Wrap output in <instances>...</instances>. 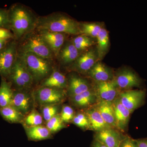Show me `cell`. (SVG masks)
I'll return each instance as SVG.
<instances>
[{"label": "cell", "mask_w": 147, "mask_h": 147, "mask_svg": "<svg viewBox=\"0 0 147 147\" xmlns=\"http://www.w3.org/2000/svg\"><path fill=\"white\" fill-rule=\"evenodd\" d=\"M99 101L113 102L118 96L120 91L113 81L95 83L93 85Z\"/></svg>", "instance_id": "cell-11"}, {"label": "cell", "mask_w": 147, "mask_h": 147, "mask_svg": "<svg viewBox=\"0 0 147 147\" xmlns=\"http://www.w3.org/2000/svg\"><path fill=\"white\" fill-rule=\"evenodd\" d=\"M71 41L76 49L81 53L93 47L96 43L94 38L82 34L75 37Z\"/></svg>", "instance_id": "cell-27"}, {"label": "cell", "mask_w": 147, "mask_h": 147, "mask_svg": "<svg viewBox=\"0 0 147 147\" xmlns=\"http://www.w3.org/2000/svg\"><path fill=\"white\" fill-rule=\"evenodd\" d=\"M43 121L42 116L37 112L32 111L29 114L26 119V122L30 126L41 125Z\"/></svg>", "instance_id": "cell-31"}, {"label": "cell", "mask_w": 147, "mask_h": 147, "mask_svg": "<svg viewBox=\"0 0 147 147\" xmlns=\"http://www.w3.org/2000/svg\"><path fill=\"white\" fill-rule=\"evenodd\" d=\"M138 147H147V138L137 139Z\"/></svg>", "instance_id": "cell-37"}, {"label": "cell", "mask_w": 147, "mask_h": 147, "mask_svg": "<svg viewBox=\"0 0 147 147\" xmlns=\"http://www.w3.org/2000/svg\"><path fill=\"white\" fill-rule=\"evenodd\" d=\"M94 107L107 124L113 128L117 129L113 102L98 101Z\"/></svg>", "instance_id": "cell-20"}, {"label": "cell", "mask_w": 147, "mask_h": 147, "mask_svg": "<svg viewBox=\"0 0 147 147\" xmlns=\"http://www.w3.org/2000/svg\"><path fill=\"white\" fill-rule=\"evenodd\" d=\"M17 47L18 53H32L52 60L55 55L45 40L34 30L23 37Z\"/></svg>", "instance_id": "cell-3"}, {"label": "cell", "mask_w": 147, "mask_h": 147, "mask_svg": "<svg viewBox=\"0 0 147 147\" xmlns=\"http://www.w3.org/2000/svg\"><path fill=\"white\" fill-rule=\"evenodd\" d=\"M65 94L63 89L47 87H41L36 92L37 100L40 104L45 105L61 102L63 100Z\"/></svg>", "instance_id": "cell-10"}, {"label": "cell", "mask_w": 147, "mask_h": 147, "mask_svg": "<svg viewBox=\"0 0 147 147\" xmlns=\"http://www.w3.org/2000/svg\"><path fill=\"white\" fill-rule=\"evenodd\" d=\"M113 105L117 129L121 132H124L127 129L131 113L122 105L118 97L113 101Z\"/></svg>", "instance_id": "cell-16"}, {"label": "cell", "mask_w": 147, "mask_h": 147, "mask_svg": "<svg viewBox=\"0 0 147 147\" xmlns=\"http://www.w3.org/2000/svg\"><path fill=\"white\" fill-rule=\"evenodd\" d=\"M36 30L66 34L81 35L79 22L62 13H55L38 17Z\"/></svg>", "instance_id": "cell-2"}, {"label": "cell", "mask_w": 147, "mask_h": 147, "mask_svg": "<svg viewBox=\"0 0 147 147\" xmlns=\"http://www.w3.org/2000/svg\"><path fill=\"white\" fill-rule=\"evenodd\" d=\"M96 39V49L99 61H101L108 53L110 46V38L107 30L103 27Z\"/></svg>", "instance_id": "cell-23"}, {"label": "cell", "mask_w": 147, "mask_h": 147, "mask_svg": "<svg viewBox=\"0 0 147 147\" xmlns=\"http://www.w3.org/2000/svg\"><path fill=\"white\" fill-rule=\"evenodd\" d=\"M27 134L31 140L40 141L49 138L50 132L46 127L40 125L30 127L27 130Z\"/></svg>", "instance_id": "cell-26"}, {"label": "cell", "mask_w": 147, "mask_h": 147, "mask_svg": "<svg viewBox=\"0 0 147 147\" xmlns=\"http://www.w3.org/2000/svg\"><path fill=\"white\" fill-rule=\"evenodd\" d=\"M14 38L13 33L9 29L0 28V39L9 40Z\"/></svg>", "instance_id": "cell-36"}, {"label": "cell", "mask_w": 147, "mask_h": 147, "mask_svg": "<svg viewBox=\"0 0 147 147\" xmlns=\"http://www.w3.org/2000/svg\"><path fill=\"white\" fill-rule=\"evenodd\" d=\"M0 28H10L9 10L1 8H0Z\"/></svg>", "instance_id": "cell-34"}, {"label": "cell", "mask_w": 147, "mask_h": 147, "mask_svg": "<svg viewBox=\"0 0 147 147\" xmlns=\"http://www.w3.org/2000/svg\"><path fill=\"white\" fill-rule=\"evenodd\" d=\"M125 136L117 129L110 127L96 132L94 140L108 147H119Z\"/></svg>", "instance_id": "cell-12"}, {"label": "cell", "mask_w": 147, "mask_h": 147, "mask_svg": "<svg viewBox=\"0 0 147 147\" xmlns=\"http://www.w3.org/2000/svg\"><path fill=\"white\" fill-rule=\"evenodd\" d=\"M9 76L13 84L21 90L28 89L34 81L24 61L18 54Z\"/></svg>", "instance_id": "cell-5"}, {"label": "cell", "mask_w": 147, "mask_h": 147, "mask_svg": "<svg viewBox=\"0 0 147 147\" xmlns=\"http://www.w3.org/2000/svg\"><path fill=\"white\" fill-rule=\"evenodd\" d=\"M81 53L76 49L71 40H66L57 57L62 65L69 67L75 61Z\"/></svg>", "instance_id": "cell-17"}, {"label": "cell", "mask_w": 147, "mask_h": 147, "mask_svg": "<svg viewBox=\"0 0 147 147\" xmlns=\"http://www.w3.org/2000/svg\"><path fill=\"white\" fill-rule=\"evenodd\" d=\"M81 34L96 38L104 24L102 22H84L79 23Z\"/></svg>", "instance_id": "cell-24"}, {"label": "cell", "mask_w": 147, "mask_h": 147, "mask_svg": "<svg viewBox=\"0 0 147 147\" xmlns=\"http://www.w3.org/2000/svg\"><path fill=\"white\" fill-rule=\"evenodd\" d=\"M63 123L60 115H57L47 121L46 127L50 132H56L63 128Z\"/></svg>", "instance_id": "cell-29"}, {"label": "cell", "mask_w": 147, "mask_h": 147, "mask_svg": "<svg viewBox=\"0 0 147 147\" xmlns=\"http://www.w3.org/2000/svg\"><path fill=\"white\" fill-rule=\"evenodd\" d=\"M9 27L14 38L21 40L36 28L38 17L28 7L21 4L12 6L9 10Z\"/></svg>", "instance_id": "cell-1"}, {"label": "cell", "mask_w": 147, "mask_h": 147, "mask_svg": "<svg viewBox=\"0 0 147 147\" xmlns=\"http://www.w3.org/2000/svg\"><path fill=\"white\" fill-rule=\"evenodd\" d=\"M75 115L74 109L69 105H65L63 107L60 116L64 123L72 121Z\"/></svg>", "instance_id": "cell-33"}, {"label": "cell", "mask_w": 147, "mask_h": 147, "mask_svg": "<svg viewBox=\"0 0 147 147\" xmlns=\"http://www.w3.org/2000/svg\"><path fill=\"white\" fill-rule=\"evenodd\" d=\"M146 93L143 90H129L120 92L118 96L121 103L131 113L145 102Z\"/></svg>", "instance_id": "cell-9"}, {"label": "cell", "mask_w": 147, "mask_h": 147, "mask_svg": "<svg viewBox=\"0 0 147 147\" xmlns=\"http://www.w3.org/2000/svg\"><path fill=\"white\" fill-rule=\"evenodd\" d=\"M84 112L88 119L90 130L97 132L112 127L106 123L94 106L86 110Z\"/></svg>", "instance_id": "cell-19"}, {"label": "cell", "mask_w": 147, "mask_h": 147, "mask_svg": "<svg viewBox=\"0 0 147 147\" xmlns=\"http://www.w3.org/2000/svg\"><path fill=\"white\" fill-rule=\"evenodd\" d=\"M8 40L0 39V51L7 44Z\"/></svg>", "instance_id": "cell-39"}, {"label": "cell", "mask_w": 147, "mask_h": 147, "mask_svg": "<svg viewBox=\"0 0 147 147\" xmlns=\"http://www.w3.org/2000/svg\"><path fill=\"white\" fill-rule=\"evenodd\" d=\"M98 61L96 47H92L81 53L75 61L69 67L71 71L86 75Z\"/></svg>", "instance_id": "cell-7"}, {"label": "cell", "mask_w": 147, "mask_h": 147, "mask_svg": "<svg viewBox=\"0 0 147 147\" xmlns=\"http://www.w3.org/2000/svg\"><path fill=\"white\" fill-rule=\"evenodd\" d=\"M119 147H138L137 139L126 135L123 139Z\"/></svg>", "instance_id": "cell-35"}, {"label": "cell", "mask_w": 147, "mask_h": 147, "mask_svg": "<svg viewBox=\"0 0 147 147\" xmlns=\"http://www.w3.org/2000/svg\"><path fill=\"white\" fill-rule=\"evenodd\" d=\"M37 31L50 47L55 56L57 57L60 50L65 42L66 34L45 30Z\"/></svg>", "instance_id": "cell-13"}, {"label": "cell", "mask_w": 147, "mask_h": 147, "mask_svg": "<svg viewBox=\"0 0 147 147\" xmlns=\"http://www.w3.org/2000/svg\"><path fill=\"white\" fill-rule=\"evenodd\" d=\"M93 88L87 79L77 75H71L67 79V91L69 97L87 91Z\"/></svg>", "instance_id": "cell-18"}, {"label": "cell", "mask_w": 147, "mask_h": 147, "mask_svg": "<svg viewBox=\"0 0 147 147\" xmlns=\"http://www.w3.org/2000/svg\"><path fill=\"white\" fill-rule=\"evenodd\" d=\"M58 106L55 104L45 105L42 109L43 117L45 120L48 121L54 116L57 115Z\"/></svg>", "instance_id": "cell-32"}, {"label": "cell", "mask_w": 147, "mask_h": 147, "mask_svg": "<svg viewBox=\"0 0 147 147\" xmlns=\"http://www.w3.org/2000/svg\"><path fill=\"white\" fill-rule=\"evenodd\" d=\"M91 147H108L106 146L100 142H98L96 140H94L92 143Z\"/></svg>", "instance_id": "cell-38"}, {"label": "cell", "mask_w": 147, "mask_h": 147, "mask_svg": "<svg viewBox=\"0 0 147 147\" xmlns=\"http://www.w3.org/2000/svg\"><path fill=\"white\" fill-rule=\"evenodd\" d=\"M30 96L25 92H18L13 94L11 106L21 113H28L31 105Z\"/></svg>", "instance_id": "cell-21"}, {"label": "cell", "mask_w": 147, "mask_h": 147, "mask_svg": "<svg viewBox=\"0 0 147 147\" xmlns=\"http://www.w3.org/2000/svg\"><path fill=\"white\" fill-rule=\"evenodd\" d=\"M67 79L60 71L54 70L42 83V87L64 89L67 88Z\"/></svg>", "instance_id": "cell-22"}, {"label": "cell", "mask_w": 147, "mask_h": 147, "mask_svg": "<svg viewBox=\"0 0 147 147\" xmlns=\"http://www.w3.org/2000/svg\"><path fill=\"white\" fill-rule=\"evenodd\" d=\"M114 84L121 91L142 88L143 80L134 70L130 68L121 69L115 73L113 80Z\"/></svg>", "instance_id": "cell-6"}, {"label": "cell", "mask_w": 147, "mask_h": 147, "mask_svg": "<svg viewBox=\"0 0 147 147\" xmlns=\"http://www.w3.org/2000/svg\"><path fill=\"white\" fill-rule=\"evenodd\" d=\"M70 100L74 106L85 110L93 107L99 101L93 88L80 94L71 96Z\"/></svg>", "instance_id": "cell-15"}, {"label": "cell", "mask_w": 147, "mask_h": 147, "mask_svg": "<svg viewBox=\"0 0 147 147\" xmlns=\"http://www.w3.org/2000/svg\"><path fill=\"white\" fill-rule=\"evenodd\" d=\"M72 123L76 126L85 129H90L89 122L85 112H81L74 116Z\"/></svg>", "instance_id": "cell-30"}, {"label": "cell", "mask_w": 147, "mask_h": 147, "mask_svg": "<svg viewBox=\"0 0 147 147\" xmlns=\"http://www.w3.org/2000/svg\"><path fill=\"white\" fill-rule=\"evenodd\" d=\"M17 54L24 61L34 81L38 82L49 76L52 70V60L32 53Z\"/></svg>", "instance_id": "cell-4"}, {"label": "cell", "mask_w": 147, "mask_h": 147, "mask_svg": "<svg viewBox=\"0 0 147 147\" xmlns=\"http://www.w3.org/2000/svg\"><path fill=\"white\" fill-rule=\"evenodd\" d=\"M13 95L9 84L4 79H2L0 86V108L10 105Z\"/></svg>", "instance_id": "cell-25"}, {"label": "cell", "mask_w": 147, "mask_h": 147, "mask_svg": "<svg viewBox=\"0 0 147 147\" xmlns=\"http://www.w3.org/2000/svg\"><path fill=\"white\" fill-rule=\"evenodd\" d=\"M115 72L113 69L98 61L90 70L87 76L95 83L113 81Z\"/></svg>", "instance_id": "cell-14"}, {"label": "cell", "mask_w": 147, "mask_h": 147, "mask_svg": "<svg viewBox=\"0 0 147 147\" xmlns=\"http://www.w3.org/2000/svg\"><path fill=\"white\" fill-rule=\"evenodd\" d=\"M0 113L6 120L11 123L19 122L22 118L21 113L11 105L0 108Z\"/></svg>", "instance_id": "cell-28"}, {"label": "cell", "mask_w": 147, "mask_h": 147, "mask_svg": "<svg viewBox=\"0 0 147 147\" xmlns=\"http://www.w3.org/2000/svg\"><path fill=\"white\" fill-rule=\"evenodd\" d=\"M18 44L16 40L7 42L0 51V75L9 76L17 56Z\"/></svg>", "instance_id": "cell-8"}]
</instances>
